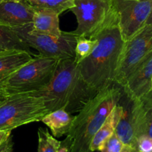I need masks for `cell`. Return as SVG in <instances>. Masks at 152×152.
I'll return each instance as SVG.
<instances>
[{"label": "cell", "instance_id": "30bf717a", "mask_svg": "<svg viewBox=\"0 0 152 152\" xmlns=\"http://www.w3.org/2000/svg\"><path fill=\"white\" fill-rule=\"evenodd\" d=\"M152 51L129 75L122 87L123 94L134 100L151 90Z\"/></svg>", "mask_w": 152, "mask_h": 152}, {"label": "cell", "instance_id": "4316f807", "mask_svg": "<svg viewBox=\"0 0 152 152\" xmlns=\"http://www.w3.org/2000/svg\"><path fill=\"white\" fill-rule=\"evenodd\" d=\"M121 152H135V150L130 146H128V145H123V149H122Z\"/></svg>", "mask_w": 152, "mask_h": 152}, {"label": "cell", "instance_id": "7c38bea8", "mask_svg": "<svg viewBox=\"0 0 152 152\" xmlns=\"http://www.w3.org/2000/svg\"><path fill=\"white\" fill-rule=\"evenodd\" d=\"M131 114L136 138L142 135L152 138V90L132 100Z\"/></svg>", "mask_w": 152, "mask_h": 152}, {"label": "cell", "instance_id": "3957f363", "mask_svg": "<svg viewBox=\"0 0 152 152\" xmlns=\"http://www.w3.org/2000/svg\"><path fill=\"white\" fill-rule=\"evenodd\" d=\"M122 88L114 84L99 91L74 117L66 140L71 152H91L92 139L123 96Z\"/></svg>", "mask_w": 152, "mask_h": 152}, {"label": "cell", "instance_id": "8992f818", "mask_svg": "<svg viewBox=\"0 0 152 152\" xmlns=\"http://www.w3.org/2000/svg\"><path fill=\"white\" fill-rule=\"evenodd\" d=\"M31 24L11 28L16 35L29 48H33L39 54L57 59H74L77 37L71 32H64L58 37L34 32Z\"/></svg>", "mask_w": 152, "mask_h": 152}, {"label": "cell", "instance_id": "44dd1931", "mask_svg": "<svg viewBox=\"0 0 152 152\" xmlns=\"http://www.w3.org/2000/svg\"><path fill=\"white\" fill-rule=\"evenodd\" d=\"M38 138L37 152H57L61 141L57 140L52 136L48 129L39 128L38 129Z\"/></svg>", "mask_w": 152, "mask_h": 152}, {"label": "cell", "instance_id": "ffe728a7", "mask_svg": "<svg viewBox=\"0 0 152 152\" xmlns=\"http://www.w3.org/2000/svg\"><path fill=\"white\" fill-rule=\"evenodd\" d=\"M77 37V36H76ZM97 40L95 38H88L86 37H77L75 46V57L74 62L80 64L86 59L93 52Z\"/></svg>", "mask_w": 152, "mask_h": 152}, {"label": "cell", "instance_id": "ba28073f", "mask_svg": "<svg viewBox=\"0 0 152 152\" xmlns=\"http://www.w3.org/2000/svg\"><path fill=\"white\" fill-rule=\"evenodd\" d=\"M71 11L75 15L77 37L91 38L102 27L113 9L112 0H74Z\"/></svg>", "mask_w": 152, "mask_h": 152}, {"label": "cell", "instance_id": "5b68a950", "mask_svg": "<svg viewBox=\"0 0 152 152\" xmlns=\"http://www.w3.org/2000/svg\"><path fill=\"white\" fill-rule=\"evenodd\" d=\"M48 113L42 96L21 93L0 97V131L41 121Z\"/></svg>", "mask_w": 152, "mask_h": 152}, {"label": "cell", "instance_id": "1f68e13d", "mask_svg": "<svg viewBox=\"0 0 152 152\" xmlns=\"http://www.w3.org/2000/svg\"><path fill=\"white\" fill-rule=\"evenodd\" d=\"M135 152H136V151H135Z\"/></svg>", "mask_w": 152, "mask_h": 152}, {"label": "cell", "instance_id": "603a6c76", "mask_svg": "<svg viewBox=\"0 0 152 152\" xmlns=\"http://www.w3.org/2000/svg\"><path fill=\"white\" fill-rule=\"evenodd\" d=\"M134 150L136 152H152V138L145 135L137 138Z\"/></svg>", "mask_w": 152, "mask_h": 152}, {"label": "cell", "instance_id": "e0dca14e", "mask_svg": "<svg viewBox=\"0 0 152 152\" xmlns=\"http://www.w3.org/2000/svg\"><path fill=\"white\" fill-rule=\"evenodd\" d=\"M74 117L64 109H58L49 112L41 121L51 131L54 137H61L68 134Z\"/></svg>", "mask_w": 152, "mask_h": 152}, {"label": "cell", "instance_id": "83f0119b", "mask_svg": "<svg viewBox=\"0 0 152 152\" xmlns=\"http://www.w3.org/2000/svg\"><path fill=\"white\" fill-rule=\"evenodd\" d=\"M151 24H152V7H151V11H150L149 15H148V19H147V21H146V23H145V25H151Z\"/></svg>", "mask_w": 152, "mask_h": 152}, {"label": "cell", "instance_id": "52a82bcc", "mask_svg": "<svg viewBox=\"0 0 152 152\" xmlns=\"http://www.w3.org/2000/svg\"><path fill=\"white\" fill-rule=\"evenodd\" d=\"M152 51V24L145 25L130 39L125 42L114 83L123 87L141 61Z\"/></svg>", "mask_w": 152, "mask_h": 152}, {"label": "cell", "instance_id": "4fadbf2b", "mask_svg": "<svg viewBox=\"0 0 152 152\" xmlns=\"http://www.w3.org/2000/svg\"><path fill=\"white\" fill-rule=\"evenodd\" d=\"M35 55L20 50L0 52V83L21 66L31 60Z\"/></svg>", "mask_w": 152, "mask_h": 152}, {"label": "cell", "instance_id": "7a4b0ae2", "mask_svg": "<svg viewBox=\"0 0 152 152\" xmlns=\"http://www.w3.org/2000/svg\"><path fill=\"white\" fill-rule=\"evenodd\" d=\"M85 82L74 59H59L50 84L44 89L31 92L42 96L49 112L64 109L78 113L97 94Z\"/></svg>", "mask_w": 152, "mask_h": 152}, {"label": "cell", "instance_id": "7402d4cb", "mask_svg": "<svg viewBox=\"0 0 152 152\" xmlns=\"http://www.w3.org/2000/svg\"><path fill=\"white\" fill-rule=\"evenodd\" d=\"M123 142L114 132L105 142L101 149V152H121L123 148Z\"/></svg>", "mask_w": 152, "mask_h": 152}, {"label": "cell", "instance_id": "277c9868", "mask_svg": "<svg viewBox=\"0 0 152 152\" xmlns=\"http://www.w3.org/2000/svg\"><path fill=\"white\" fill-rule=\"evenodd\" d=\"M59 59L35 55L0 83V97L44 89L50 84Z\"/></svg>", "mask_w": 152, "mask_h": 152}, {"label": "cell", "instance_id": "2e32d148", "mask_svg": "<svg viewBox=\"0 0 152 152\" xmlns=\"http://www.w3.org/2000/svg\"><path fill=\"white\" fill-rule=\"evenodd\" d=\"M126 103L124 105H122L123 107V114L116 127L115 134L123 142V145L130 146L134 149L137 138L131 114L132 100L126 96Z\"/></svg>", "mask_w": 152, "mask_h": 152}, {"label": "cell", "instance_id": "d6986e66", "mask_svg": "<svg viewBox=\"0 0 152 152\" xmlns=\"http://www.w3.org/2000/svg\"><path fill=\"white\" fill-rule=\"evenodd\" d=\"M34 10H44L53 12L59 16L74 5V0H26Z\"/></svg>", "mask_w": 152, "mask_h": 152}, {"label": "cell", "instance_id": "9c48e42d", "mask_svg": "<svg viewBox=\"0 0 152 152\" xmlns=\"http://www.w3.org/2000/svg\"><path fill=\"white\" fill-rule=\"evenodd\" d=\"M119 26L125 42L130 39L146 23L152 0H112Z\"/></svg>", "mask_w": 152, "mask_h": 152}, {"label": "cell", "instance_id": "f546056e", "mask_svg": "<svg viewBox=\"0 0 152 152\" xmlns=\"http://www.w3.org/2000/svg\"><path fill=\"white\" fill-rule=\"evenodd\" d=\"M1 1H2V0H0V2H1Z\"/></svg>", "mask_w": 152, "mask_h": 152}, {"label": "cell", "instance_id": "5bb4252c", "mask_svg": "<svg viewBox=\"0 0 152 152\" xmlns=\"http://www.w3.org/2000/svg\"><path fill=\"white\" fill-rule=\"evenodd\" d=\"M123 111V105L119 103L113 108L105 121L92 139L90 145L91 151H99L105 141L115 132L116 127L121 118Z\"/></svg>", "mask_w": 152, "mask_h": 152}, {"label": "cell", "instance_id": "ac0fdd59", "mask_svg": "<svg viewBox=\"0 0 152 152\" xmlns=\"http://www.w3.org/2000/svg\"><path fill=\"white\" fill-rule=\"evenodd\" d=\"M14 50H25L34 54L11 28L0 25V52Z\"/></svg>", "mask_w": 152, "mask_h": 152}, {"label": "cell", "instance_id": "cb8c5ba5", "mask_svg": "<svg viewBox=\"0 0 152 152\" xmlns=\"http://www.w3.org/2000/svg\"><path fill=\"white\" fill-rule=\"evenodd\" d=\"M13 142L12 140L11 134L0 145V152H9L13 150Z\"/></svg>", "mask_w": 152, "mask_h": 152}, {"label": "cell", "instance_id": "4dcf8cb0", "mask_svg": "<svg viewBox=\"0 0 152 152\" xmlns=\"http://www.w3.org/2000/svg\"><path fill=\"white\" fill-rule=\"evenodd\" d=\"M9 152H12V151H9Z\"/></svg>", "mask_w": 152, "mask_h": 152}, {"label": "cell", "instance_id": "484cf974", "mask_svg": "<svg viewBox=\"0 0 152 152\" xmlns=\"http://www.w3.org/2000/svg\"><path fill=\"white\" fill-rule=\"evenodd\" d=\"M11 134V132L7 131H0V145L3 141L5 140Z\"/></svg>", "mask_w": 152, "mask_h": 152}, {"label": "cell", "instance_id": "8fae6325", "mask_svg": "<svg viewBox=\"0 0 152 152\" xmlns=\"http://www.w3.org/2000/svg\"><path fill=\"white\" fill-rule=\"evenodd\" d=\"M34 12L26 0H2L0 2V25L14 28L31 24Z\"/></svg>", "mask_w": 152, "mask_h": 152}, {"label": "cell", "instance_id": "9a60e30c", "mask_svg": "<svg viewBox=\"0 0 152 152\" xmlns=\"http://www.w3.org/2000/svg\"><path fill=\"white\" fill-rule=\"evenodd\" d=\"M31 30L34 32L58 37L62 31L59 27V15L44 10H35Z\"/></svg>", "mask_w": 152, "mask_h": 152}, {"label": "cell", "instance_id": "f1b7e54d", "mask_svg": "<svg viewBox=\"0 0 152 152\" xmlns=\"http://www.w3.org/2000/svg\"><path fill=\"white\" fill-rule=\"evenodd\" d=\"M151 90H152V80H151Z\"/></svg>", "mask_w": 152, "mask_h": 152}, {"label": "cell", "instance_id": "d4e9b609", "mask_svg": "<svg viewBox=\"0 0 152 152\" xmlns=\"http://www.w3.org/2000/svg\"><path fill=\"white\" fill-rule=\"evenodd\" d=\"M57 152H71V145L65 139L63 141H61Z\"/></svg>", "mask_w": 152, "mask_h": 152}, {"label": "cell", "instance_id": "6da1fadb", "mask_svg": "<svg viewBox=\"0 0 152 152\" xmlns=\"http://www.w3.org/2000/svg\"><path fill=\"white\" fill-rule=\"evenodd\" d=\"M91 38L96 39V45L90 56L78 65L85 82L99 91L114 84V76L125 45L114 7L102 27Z\"/></svg>", "mask_w": 152, "mask_h": 152}]
</instances>
